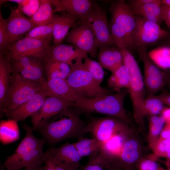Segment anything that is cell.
Returning <instances> with one entry per match:
<instances>
[{
    "instance_id": "obj_4",
    "label": "cell",
    "mask_w": 170,
    "mask_h": 170,
    "mask_svg": "<svg viewBox=\"0 0 170 170\" xmlns=\"http://www.w3.org/2000/svg\"><path fill=\"white\" fill-rule=\"evenodd\" d=\"M26 133L25 137L16 150L5 161L3 165L8 169H22L36 162L43 160V139L35 137L32 128L26 124L22 125Z\"/></svg>"
},
{
    "instance_id": "obj_8",
    "label": "cell",
    "mask_w": 170,
    "mask_h": 170,
    "mask_svg": "<svg viewBox=\"0 0 170 170\" xmlns=\"http://www.w3.org/2000/svg\"><path fill=\"white\" fill-rule=\"evenodd\" d=\"M85 20L93 31L98 49L116 45L104 7L94 1L92 9Z\"/></svg>"
},
{
    "instance_id": "obj_24",
    "label": "cell",
    "mask_w": 170,
    "mask_h": 170,
    "mask_svg": "<svg viewBox=\"0 0 170 170\" xmlns=\"http://www.w3.org/2000/svg\"><path fill=\"white\" fill-rule=\"evenodd\" d=\"M127 139L126 131L117 133L102 144L100 153L107 162L114 160L120 155Z\"/></svg>"
},
{
    "instance_id": "obj_1",
    "label": "cell",
    "mask_w": 170,
    "mask_h": 170,
    "mask_svg": "<svg viewBox=\"0 0 170 170\" xmlns=\"http://www.w3.org/2000/svg\"><path fill=\"white\" fill-rule=\"evenodd\" d=\"M80 114L73 107H68L32 129L49 144L69 139H78L89 132L88 123L82 119Z\"/></svg>"
},
{
    "instance_id": "obj_43",
    "label": "cell",
    "mask_w": 170,
    "mask_h": 170,
    "mask_svg": "<svg viewBox=\"0 0 170 170\" xmlns=\"http://www.w3.org/2000/svg\"><path fill=\"white\" fill-rule=\"evenodd\" d=\"M162 93L157 95L165 105L170 107V93L166 90H162Z\"/></svg>"
},
{
    "instance_id": "obj_19",
    "label": "cell",
    "mask_w": 170,
    "mask_h": 170,
    "mask_svg": "<svg viewBox=\"0 0 170 170\" xmlns=\"http://www.w3.org/2000/svg\"><path fill=\"white\" fill-rule=\"evenodd\" d=\"M43 86L47 96L55 97L71 103L83 98L71 88L66 79L54 78L47 80Z\"/></svg>"
},
{
    "instance_id": "obj_28",
    "label": "cell",
    "mask_w": 170,
    "mask_h": 170,
    "mask_svg": "<svg viewBox=\"0 0 170 170\" xmlns=\"http://www.w3.org/2000/svg\"><path fill=\"white\" fill-rule=\"evenodd\" d=\"M52 5L51 0H41L38 9L30 18L36 26L48 25L56 20L58 16L53 15Z\"/></svg>"
},
{
    "instance_id": "obj_50",
    "label": "cell",
    "mask_w": 170,
    "mask_h": 170,
    "mask_svg": "<svg viewBox=\"0 0 170 170\" xmlns=\"http://www.w3.org/2000/svg\"><path fill=\"white\" fill-rule=\"evenodd\" d=\"M105 169L106 170H117L116 167L112 166L107 167Z\"/></svg>"
},
{
    "instance_id": "obj_45",
    "label": "cell",
    "mask_w": 170,
    "mask_h": 170,
    "mask_svg": "<svg viewBox=\"0 0 170 170\" xmlns=\"http://www.w3.org/2000/svg\"><path fill=\"white\" fill-rule=\"evenodd\" d=\"M159 138L170 139V123L165 124L160 134Z\"/></svg>"
},
{
    "instance_id": "obj_2",
    "label": "cell",
    "mask_w": 170,
    "mask_h": 170,
    "mask_svg": "<svg viewBox=\"0 0 170 170\" xmlns=\"http://www.w3.org/2000/svg\"><path fill=\"white\" fill-rule=\"evenodd\" d=\"M128 93V89L121 90L93 98H82L73 103L72 106L81 114L96 113L119 118L128 124L131 121L124 107L125 99Z\"/></svg>"
},
{
    "instance_id": "obj_35",
    "label": "cell",
    "mask_w": 170,
    "mask_h": 170,
    "mask_svg": "<svg viewBox=\"0 0 170 170\" xmlns=\"http://www.w3.org/2000/svg\"><path fill=\"white\" fill-rule=\"evenodd\" d=\"M55 21L48 25L35 26L26 34L25 36L51 43L53 40V27Z\"/></svg>"
},
{
    "instance_id": "obj_5",
    "label": "cell",
    "mask_w": 170,
    "mask_h": 170,
    "mask_svg": "<svg viewBox=\"0 0 170 170\" xmlns=\"http://www.w3.org/2000/svg\"><path fill=\"white\" fill-rule=\"evenodd\" d=\"M123 64L127 67L129 74V86L128 89L133 105L134 117L138 124H141L144 101L146 94L144 78L139 67L130 51L126 48H119Z\"/></svg>"
},
{
    "instance_id": "obj_56",
    "label": "cell",
    "mask_w": 170,
    "mask_h": 170,
    "mask_svg": "<svg viewBox=\"0 0 170 170\" xmlns=\"http://www.w3.org/2000/svg\"><path fill=\"white\" fill-rule=\"evenodd\" d=\"M169 167H170V162L169 163ZM169 167L170 168V167Z\"/></svg>"
},
{
    "instance_id": "obj_48",
    "label": "cell",
    "mask_w": 170,
    "mask_h": 170,
    "mask_svg": "<svg viewBox=\"0 0 170 170\" xmlns=\"http://www.w3.org/2000/svg\"><path fill=\"white\" fill-rule=\"evenodd\" d=\"M162 6L164 8H170V0H161Z\"/></svg>"
},
{
    "instance_id": "obj_12",
    "label": "cell",
    "mask_w": 170,
    "mask_h": 170,
    "mask_svg": "<svg viewBox=\"0 0 170 170\" xmlns=\"http://www.w3.org/2000/svg\"><path fill=\"white\" fill-rule=\"evenodd\" d=\"M88 123L89 133L102 144L117 133L128 129L127 123L119 118L110 116L94 117Z\"/></svg>"
},
{
    "instance_id": "obj_20",
    "label": "cell",
    "mask_w": 170,
    "mask_h": 170,
    "mask_svg": "<svg viewBox=\"0 0 170 170\" xmlns=\"http://www.w3.org/2000/svg\"><path fill=\"white\" fill-rule=\"evenodd\" d=\"M55 6L54 12L66 11L80 22L84 20L91 11L94 2L89 0H51Z\"/></svg>"
},
{
    "instance_id": "obj_40",
    "label": "cell",
    "mask_w": 170,
    "mask_h": 170,
    "mask_svg": "<svg viewBox=\"0 0 170 170\" xmlns=\"http://www.w3.org/2000/svg\"><path fill=\"white\" fill-rule=\"evenodd\" d=\"M9 45L8 35L6 24L5 19L0 12V53H3Z\"/></svg>"
},
{
    "instance_id": "obj_29",
    "label": "cell",
    "mask_w": 170,
    "mask_h": 170,
    "mask_svg": "<svg viewBox=\"0 0 170 170\" xmlns=\"http://www.w3.org/2000/svg\"><path fill=\"white\" fill-rule=\"evenodd\" d=\"M140 156L138 142L133 139H127L118 157L113 161H119L122 164H130L135 162Z\"/></svg>"
},
{
    "instance_id": "obj_51",
    "label": "cell",
    "mask_w": 170,
    "mask_h": 170,
    "mask_svg": "<svg viewBox=\"0 0 170 170\" xmlns=\"http://www.w3.org/2000/svg\"><path fill=\"white\" fill-rule=\"evenodd\" d=\"M165 157L170 159V149L167 153Z\"/></svg>"
},
{
    "instance_id": "obj_55",
    "label": "cell",
    "mask_w": 170,
    "mask_h": 170,
    "mask_svg": "<svg viewBox=\"0 0 170 170\" xmlns=\"http://www.w3.org/2000/svg\"><path fill=\"white\" fill-rule=\"evenodd\" d=\"M40 170H44L43 168V166L41 167V169Z\"/></svg>"
},
{
    "instance_id": "obj_32",
    "label": "cell",
    "mask_w": 170,
    "mask_h": 170,
    "mask_svg": "<svg viewBox=\"0 0 170 170\" xmlns=\"http://www.w3.org/2000/svg\"><path fill=\"white\" fill-rule=\"evenodd\" d=\"M152 61L159 68L170 69V45L161 46L148 53Z\"/></svg>"
},
{
    "instance_id": "obj_25",
    "label": "cell",
    "mask_w": 170,
    "mask_h": 170,
    "mask_svg": "<svg viewBox=\"0 0 170 170\" xmlns=\"http://www.w3.org/2000/svg\"><path fill=\"white\" fill-rule=\"evenodd\" d=\"M78 21L75 17L68 14L58 16L53 27L54 45L61 43L69 33L70 28L76 25Z\"/></svg>"
},
{
    "instance_id": "obj_10",
    "label": "cell",
    "mask_w": 170,
    "mask_h": 170,
    "mask_svg": "<svg viewBox=\"0 0 170 170\" xmlns=\"http://www.w3.org/2000/svg\"><path fill=\"white\" fill-rule=\"evenodd\" d=\"M139 59L143 64L144 80L146 95H153L166 86L167 78L165 71H162L151 60L144 46L137 47Z\"/></svg>"
},
{
    "instance_id": "obj_53",
    "label": "cell",
    "mask_w": 170,
    "mask_h": 170,
    "mask_svg": "<svg viewBox=\"0 0 170 170\" xmlns=\"http://www.w3.org/2000/svg\"><path fill=\"white\" fill-rule=\"evenodd\" d=\"M166 85L170 88V78L168 79Z\"/></svg>"
},
{
    "instance_id": "obj_37",
    "label": "cell",
    "mask_w": 170,
    "mask_h": 170,
    "mask_svg": "<svg viewBox=\"0 0 170 170\" xmlns=\"http://www.w3.org/2000/svg\"><path fill=\"white\" fill-rule=\"evenodd\" d=\"M43 160L44 170H76L56 159L48 149L44 152Z\"/></svg>"
},
{
    "instance_id": "obj_9",
    "label": "cell",
    "mask_w": 170,
    "mask_h": 170,
    "mask_svg": "<svg viewBox=\"0 0 170 170\" xmlns=\"http://www.w3.org/2000/svg\"><path fill=\"white\" fill-rule=\"evenodd\" d=\"M136 24L133 34V48L155 44L170 36V33L156 23L135 15Z\"/></svg>"
},
{
    "instance_id": "obj_44",
    "label": "cell",
    "mask_w": 170,
    "mask_h": 170,
    "mask_svg": "<svg viewBox=\"0 0 170 170\" xmlns=\"http://www.w3.org/2000/svg\"><path fill=\"white\" fill-rule=\"evenodd\" d=\"M162 7L163 21L168 28L170 29V8Z\"/></svg>"
},
{
    "instance_id": "obj_13",
    "label": "cell",
    "mask_w": 170,
    "mask_h": 170,
    "mask_svg": "<svg viewBox=\"0 0 170 170\" xmlns=\"http://www.w3.org/2000/svg\"><path fill=\"white\" fill-rule=\"evenodd\" d=\"M66 41L96 58L98 50L95 37L86 20L76 25L65 38Z\"/></svg>"
},
{
    "instance_id": "obj_17",
    "label": "cell",
    "mask_w": 170,
    "mask_h": 170,
    "mask_svg": "<svg viewBox=\"0 0 170 170\" xmlns=\"http://www.w3.org/2000/svg\"><path fill=\"white\" fill-rule=\"evenodd\" d=\"M126 2L135 15L160 25L163 21L161 0H153L148 3L144 0H131Z\"/></svg>"
},
{
    "instance_id": "obj_21",
    "label": "cell",
    "mask_w": 170,
    "mask_h": 170,
    "mask_svg": "<svg viewBox=\"0 0 170 170\" xmlns=\"http://www.w3.org/2000/svg\"><path fill=\"white\" fill-rule=\"evenodd\" d=\"M47 97L43 89L25 103L8 112L6 116L10 120L17 122L24 121L34 115L40 110Z\"/></svg>"
},
{
    "instance_id": "obj_30",
    "label": "cell",
    "mask_w": 170,
    "mask_h": 170,
    "mask_svg": "<svg viewBox=\"0 0 170 170\" xmlns=\"http://www.w3.org/2000/svg\"><path fill=\"white\" fill-rule=\"evenodd\" d=\"M73 144L82 158L97 155L100 151L102 144L93 137H84L78 139L77 142Z\"/></svg>"
},
{
    "instance_id": "obj_46",
    "label": "cell",
    "mask_w": 170,
    "mask_h": 170,
    "mask_svg": "<svg viewBox=\"0 0 170 170\" xmlns=\"http://www.w3.org/2000/svg\"><path fill=\"white\" fill-rule=\"evenodd\" d=\"M44 164L43 160L32 163L25 168L24 170H40Z\"/></svg>"
},
{
    "instance_id": "obj_7",
    "label": "cell",
    "mask_w": 170,
    "mask_h": 170,
    "mask_svg": "<svg viewBox=\"0 0 170 170\" xmlns=\"http://www.w3.org/2000/svg\"><path fill=\"white\" fill-rule=\"evenodd\" d=\"M83 59L77 60L71 67L66 79L71 88L83 98H90L111 93L98 84L83 63Z\"/></svg>"
},
{
    "instance_id": "obj_54",
    "label": "cell",
    "mask_w": 170,
    "mask_h": 170,
    "mask_svg": "<svg viewBox=\"0 0 170 170\" xmlns=\"http://www.w3.org/2000/svg\"><path fill=\"white\" fill-rule=\"evenodd\" d=\"M158 170H170V168L169 167L167 168H165L161 167H159Z\"/></svg>"
},
{
    "instance_id": "obj_36",
    "label": "cell",
    "mask_w": 170,
    "mask_h": 170,
    "mask_svg": "<svg viewBox=\"0 0 170 170\" xmlns=\"http://www.w3.org/2000/svg\"><path fill=\"white\" fill-rule=\"evenodd\" d=\"M83 63L96 82L100 85L104 76L103 68L99 62L92 60L88 55L84 58Z\"/></svg>"
},
{
    "instance_id": "obj_3",
    "label": "cell",
    "mask_w": 170,
    "mask_h": 170,
    "mask_svg": "<svg viewBox=\"0 0 170 170\" xmlns=\"http://www.w3.org/2000/svg\"><path fill=\"white\" fill-rule=\"evenodd\" d=\"M109 10L111 31L116 45L129 50L133 48L132 38L136 24L135 16L123 0L112 2Z\"/></svg>"
},
{
    "instance_id": "obj_47",
    "label": "cell",
    "mask_w": 170,
    "mask_h": 170,
    "mask_svg": "<svg viewBox=\"0 0 170 170\" xmlns=\"http://www.w3.org/2000/svg\"><path fill=\"white\" fill-rule=\"evenodd\" d=\"M161 114L165 120V124L170 123V107H165Z\"/></svg>"
},
{
    "instance_id": "obj_42",
    "label": "cell",
    "mask_w": 170,
    "mask_h": 170,
    "mask_svg": "<svg viewBox=\"0 0 170 170\" xmlns=\"http://www.w3.org/2000/svg\"><path fill=\"white\" fill-rule=\"evenodd\" d=\"M159 167L153 159H145L141 161L139 165V170H158Z\"/></svg>"
},
{
    "instance_id": "obj_22",
    "label": "cell",
    "mask_w": 170,
    "mask_h": 170,
    "mask_svg": "<svg viewBox=\"0 0 170 170\" xmlns=\"http://www.w3.org/2000/svg\"><path fill=\"white\" fill-rule=\"evenodd\" d=\"M97 56L99 63L103 68L112 73L123 64L122 52L116 45L99 48Z\"/></svg>"
},
{
    "instance_id": "obj_49",
    "label": "cell",
    "mask_w": 170,
    "mask_h": 170,
    "mask_svg": "<svg viewBox=\"0 0 170 170\" xmlns=\"http://www.w3.org/2000/svg\"><path fill=\"white\" fill-rule=\"evenodd\" d=\"M0 170H22V169H8L4 167L2 165L0 166Z\"/></svg>"
},
{
    "instance_id": "obj_33",
    "label": "cell",
    "mask_w": 170,
    "mask_h": 170,
    "mask_svg": "<svg viewBox=\"0 0 170 170\" xmlns=\"http://www.w3.org/2000/svg\"><path fill=\"white\" fill-rule=\"evenodd\" d=\"M148 141L151 148L159 138L165 125V120L161 116H149Z\"/></svg>"
},
{
    "instance_id": "obj_18",
    "label": "cell",
    "mask_w": 170,
    "mask_h": 170,
    "mask_svg": "<svg viewBox=\"0 0 170 170\" xmlns=\"http://www.w3.org/2000/svg\"><path fill=\"white\" fill-rule=\"evenodd\" d=\"M73 103L52 96H47L40 110L31 116L33 128L72 106Z\"/></svg>"
},
{
    "instance_id": "obj_38",
    "label": "cell",
    "mask_w": 170,
    "mask_h": 170,
    "mask_svg": "<svg viewBox=\"0 0 170 170\" xmlns=\"http://www.w3.org/2000/svg\"><path fill=\"white\" fill-rule=\"evenodd\" d=\"M87 164L77 170H104L107 162L99 152L98 154L89 157Z\"/></svg>"
},
{
    "instance_id": "obj_39",
    "label": "cell",
    "mask_w": 170,
    "mask_h": 170,
    "mask_svg": "<svg viewBox=\"0 0 170 170\" xmlns=\"http://www.w3.org/2000/svg\"><path fill=\"white\" fill-rule=\"evenodd\" d=\"M151 149L156 156L165 157L170 149V139L159 138Z\"/></svg>"
},
{
    "instance_id": "obj_16",
    "label": "cell",
    "mask_w": 170,
    "mask_h": 170,
    "mask_svg": "<svg viewBox=\"0 0 170 170\" xmlns=\"http://www.w3.org/2000/svg\"><path fill=\"white\" fill-rule=\"evenodd\" d=\"M88 55L86 52L74 45L60 43L50 46L44 60L59 61L71 67L77 60L84 59Z\"/></svg>"
},
{
    "instance_id": "obj_27",
    "label": "cell",
    "mask_w": 170,
    "mask_h": 170,
    "mask_svg": "<svg viewBox=\"0 0 170 170\" xmlns=\"http://www.w3.org/2000/svg\"><path fill=\"white\" fill-rule=\"evenodd\" d=\"M44 72L46 80L57 78L66 79L71 71L68 64L58 61L43 60Z\"/></svg>"
},
{
    "instance_id": "obj_14",
    "label": "cell",
    "mask_w": 170,
    "mask_h": 170,
    "mask_svg": "<svg viewBox=\"0 0 170 170\" xmlns=\"http://www.w3.org/2000/svg\"><path fill=\"white\" fill-rule=\"evenodd\" d=\"M13 72L23 77L43 84L44 77L43 60L37 58L22 56L9 58Z\"/></svg>"
},
{
    "instance_id": "obj_31",
    "label": "cell",
    "mask_w": 170,
    "mask_h": 170,
    "mask_svg": "<svg viewBox=\"0 0 170 170\" xmlns=\"http://www.w3.org/2000/svg\"><path fill=\"white\" fill-rule=\"evenodd\" d=\"M107 86L116 92L124 89H128L129 86V74L128 69L124 64L112 73L107 81Z\"/></svg>"
},
{
    "instance_id": "obj_15",
    "label": "cell",
    "mask_w": 170,
    "mask_h": 170,
    "mask_svg": "<svg viewBox=\"0 0 170 170\" xmlns=\"http://www.w3.org/2000/svg\"><path fill=\"white\" fill-rule=\"evenodd\" d=\"M10 9V14L5 19L9 45L36 26L30 18L26 17L18 8Z\"/></svg>"
},
{
    "instance_id": "obj_41",
    "label": "cell",
    "mask_w": 170,
    "mask_h": 170,
    "mask_svg": "<svg viewBox=\"0 0 170 170\" xmlns=\"http://www.w3.org/2000/svg\"><path fill=\"white\" fill-rule=\"evenodd\" d=\"M40 2V0H28L24 5L18 8L22 14L30 17L31 18L38 9Z\"/></svg>"
},
{
    "instance_id": "obj_11",
    "label": "cell",
    "mask_w": 170,
    "mask_h": 170,
    "mask_svg": "<svg viewBox=\"0 0 170 170\" xmlns=\"http://www.w3.org/2000/svg\"><path fill=\"white\" fill-rule=\"evenodd\" d=\"M50 43L25 36L9 45L3 53L8 57L28 56L44 59Z\"/></svg>"
},
{
    "instance_id": "obj_26",
    "label": "cell",
    "mask_w": 170,
    "mask_h": 170,
    "mask_svg": "<svg viewBox=\"0 0 170 170\" xmlns=\"http://www.w3.org/2000/svg\"><path fill=\"white\" fill-rule=\"evenodd\" d=\"M12 69L8 57L0 54V108L4 103L12 74Z\"/></svg>"
},
{
    "instance_id": "obj_6",
    "label": "cell",
    "mask_w": 170,
    "mask_h": 170,
    "mask_svg": "<svg viewBox=\"0 0 170 170\" xmlns=\"http://www.w3.org/2000/svg\"><path fill=\"white\" fill-rule=\"evenodd\" d=\"M43 89L41 83L26 79L12 72L5 100L0 109L1 113L6 116Z\"/></svg>"
},
{
    "instance_id": "obj_23",
    "label": "cell",
    "mask_w": 170,
    "mask_h": 170,
    "mask_svg": "<svg viewBox=\"0 0 170 170\" xmlns=\"http://www.w3.org/2000/svg\"><path fill=\"white\" fill-rule=\"evenodd\" d=\"M48 150L56 159L76 170L79 168L82 158L73 143L67 142L59 147H52Z\"/></svg>"
},
{
    "instance_id": "obj_34",
    "label": "cell",
    "mask_w": 170,
    "mask_h": 170,
    "mask_svg": "<svg viewBox=\"0 0 170 170\" xmlns=\"http://www.w3.org/2000/svg\"><path fill=\"white\" fill-rule=\"evenodd\" d=\"M164 104L157 95H148L145 98L144 103L142 115H158L165 108Z\"/></svg>"
},
{
    "instance_id": "obj_52",
    "label": "cell",
    "mask_w": 170,
    "mask_h": 170,
    "mask_svg": "<svg viewBox=\"0 0 170 170\" xmlns=\"http://www.w3.org/2000/svg\"><path fill=\"white\" fill-rule=\"evenodd\" d=\"M165 71L167 75V79L170 78V70Z\"/></svg>"
}]
</instances>
